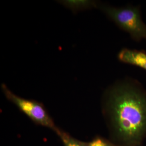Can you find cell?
<instances>
[{"label":"cell","mask_w":146,"mask_h":146,"mask_svg":"<svg viewBox=\"0 0 146 146\" xmlns=\"http://www.w3.org/2000/svg\"><path fill=\"white\" fill-rule=\"evenodd\" d=\"M104 111L116 134L136 141L146 131V90L137 80H120L107 90Z\"/></svg>","instance_id":"1"},{"label":"cell","mask_w":146,"mask_h":146,"mask_svg":"<svg viewBox=\"0 0 146 146\" xmlns=\"http://www.w3.org/2000/svg\"><path fill=\"white\" fill-rule=\"evenodd\" d=\"M111 20L121 29L128 33L136 42L146 40V25L142 20L139 7L128 5L116 8L98 5Z\"/></svg>","instance_id":"2"},{"label":"cell","mask_w":146,"mask_h":146,"mask_svg":"<svg viewBox=\"0 0 146 146\" xmlns=\"http://www.w3.org/2000/svg\"><path fill=\"white\" fill-rule=\"evenodd\" d=\"M1 88L6 98L15 104L20 110L33 122L52 129L57 134L61 131L55 125L52 118L41 103L17 96L12 92L5 84L1 85Z\"/></svg>","instance_id":"3"},{"label":"cell","mask_w":146,"mask_h":146,"mask_svg":"<svg viewBox=\"0 0 146 146\" xmlns=\"http://www.w3.org/2000/svg\"><path fill=\"white\" fill-rule=\"evenodd\" d=\"M118 60L124 63L135 66L146 70V52L124 48L117 54Z\"/></svg>","instance_id":"4"},{"label":"cell","mask_w":146,"mask_h":146,"mask_svg":"<svg viewBox=\"0 0 146 146\" xmlns=\"http://www.w3.org/2000/svg\"><path fill=\"white\" fill-rule=\"evenodd\" d=\"M63 5L69 8L73 11H77L81 10H85L98 7L97 2L93 1L87 0H78V1H60Z\"/></svg>","instance_id":"5"},{"label":"cell","mask_w":146,"mask_h":146,"mask_svg":"<svg viewBox=\"0 0 146 146\" xmlns=\"http://www.w3.org/2000/svg\"><path fill=\"white\" fill-rule=\"evenodd\" d=\"M58 135L62 141L64 146H87V143L75 139L63 131H60Z\"/></svg>","instance_id":"6"},{"label":"cell","mask_w":146,"mask_h":146,"mask_svg":"<svg viewBox=\"0 0 146 146\" xmlns=\"http://www.w3.org/2000/svg\"><path fill=\"white\" fill-rule=\"evenodd\" d=\"M87 146H113L109 143L100 139H96L91 142L87 143Z\"/></svg>","instance_id":"7"}]
</instances>
